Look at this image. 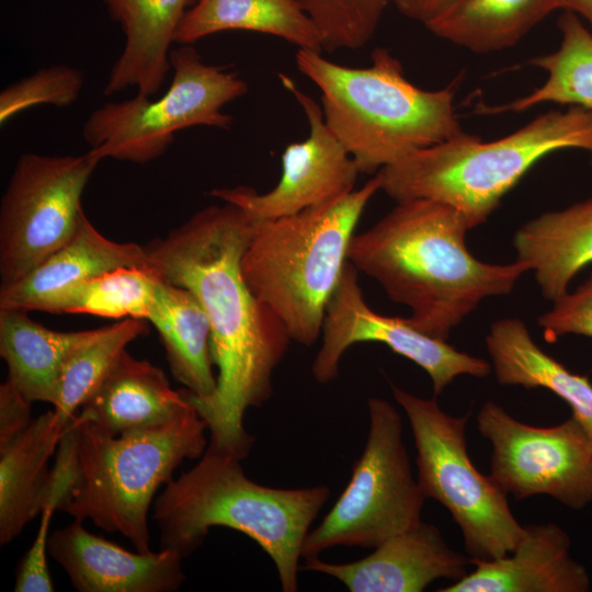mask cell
<instances>
[{
  "instance_id": "9a60e30c",
  "label": "cell",
  "mask_w": 592,
  "mask_h": 592,
  "mask_svg": "<svg viewBox=\"0 0 592 592\" xmlns=\"http://www.w3.org/2000/svg\"><path fill=\"white\" fill-rule=\"evenodd\" d=\"M48 554L80 592H172L185 580L177 550L132 553L90 533L80 520L49 534Z\"/></svg>"
},
{
  "instance_id": "484cf974",
  "label": "cell",
  "mask_w": 592,
  "mask_h": 592,
  "mask_svg": "<svg viewBox=\"0 0 592 592\" xmlns=\"http://www.w3.org/2000/svg\"><path fill=\"white\" fill-rule=\"evenodd\" d=\"M225 31L264 33L322 50L318 30L297 0H198L180 22L174 43L192 45Z\"/></svg>"
},
{
  "instance_id": "4316f807",
  "label": "cell",
  "mask_w": 592,
  "mask_h": 592,
  "mask_svg": "<svg viewBox=\"0 0 592 592\" xmlns=\"http://www.w3.org/2000/svg\"><path fill=\"white\" fill-rule=\"evenodd\" d=\"M559 0H459L425 27L475 53L510 48L549 13Z\"/></svg>"
},
{
  "instance_id": "52a82bcc",
  "label": "cell",
  "mask_w": 592,
  "mask_h": 592,
  "mask_svg": "<svg viewBox=\"0 0 592 592\" xmlns=\"http://www.w3.org/2000/svg\"><path fill=\"white\" fill-rule=\"evenodd\" d=\"M76 477L60 511L119 533L137 551L150 550L148 512L156 492L185 459L200 458L208 443L206 422L193 405L175 418L111 435L77 414Z\"/></svg>"
},
{
  "instance_id": "30bf717a",
  "label": "cell",
  "mask_w": 592,
  "mask_h": 592,
  "mask_svg": "<svg viewBox=\"0 0 592 592\" xmlns=\"http://www.w3.org/2000/svg\"><path fill=\"white\" fill-rule=\"evenodd\" d=\"M368 415L363 453L331 510L308 532L304 559L334 546L375 548L422 521L425 497L412 475L399 412L387 400L373 397Z\"/></svg>"
},
{
  "instance_id": "7402d4cb",
  "label": "cell",
  "mask_w": 592,
  "mask_h": 592,
  "mask_svg": "<svg viewBox=\"0 0 592 592\" xmlns=\"http://www.w3.org/2000/svg\"><path fill=\"white\" fill-rule=\"evenodd\" d=\"M66 426L57 423L50 410L33 419L21 434L0 447L1 545L13 540L41 515L50 478L48 460Z\"/></svg>"
},
{
  "instance_id": "8992f818",
  "label": "cell",
  "mask_w": 592,
  "mask_h": 592,
  "mask_svg": "<svg viewBox=\"0 0 592 592\" xmlns=\"http://www.w3.org/2000/svg\"><path fill=\"white\" fill-rule=\"evenodd\" d=\"M380 190L377 175L334 201L299 213L253 220L241 261L252 293L286 328L292 341L314 344L344 269L355 227Z\"/></svg>"
},
{
  "instance_id": "4dcf8cb0",
  "label": "cell",
  "mask_w": 592,
  "mask_h": 592,
  "mask_svg": "<svg viewBox=\"0 0 592 592\" xmlns=\"http://www.w3.org/2000/svg\"><path fill=\"white\" fill-rule=\"evenodd\" d=\"M321 38L322 50L366 45L391 0H297Z\"/></svg>"
},
{
  "instance_id": "8d00e7d4",
  "label": "cell",
  "mask_w": 592,
  "mask_h": 592,
  "mask_svg": "<svg viewBox=\"0 0 592 592\" xmlns=\"http://www.w3.org/2000/svg\"><path fill=\"white\" fill-rule=\"evenodd\" d=\"M559 9L570 11L584 19L592 33V0H559Z\"/></svg>"
},
{
  "instance_id": "f1b7e54d",
  "label": "cell",
  "mask_w": 592,
  "mask_h": 592,
  "mask_svg": "<svg viewBox=\"0 0 592 592\" xmlns=\"http://www.w3.org/2000/svg\"><path fill=\"white\" fill-rule=\"evenodd\" d=\"M144 319L125 318L105 326L89 341L76 349L62 365L53 413L66 426L82 405L99 388L127 345L146 334Z\"/></svg>"
},
{
  "instance_id": "9c48e42d",
  "label": "cell",
  "mask_w": 592,
  "mask_h": 592,
  "mask_svg": "<svg viewBox=\"0 0 592 592\" xmlns=\"http://www.w3.org/2000/svg\"><path fill=\"white\" fill-rule=\"evenodd\" d=\"M172 80L159 99L140 93L107 102L87 117L82 137L101 159L147 163L162 156L175 133L209 126L229 129L228 103L248 92L247 82L226 67L203 61L192 45L170 53Z\"/></svg>"
},
{
  "instance_id": "603a6c76",
  "label": "cell",
  "mask_w": 592,
  "mask_h": 592,
  "mask_svg": "<svg viewBox=\"0 0 592 592\" xmlns=\"http://www.w3.org/2000/svg\"><path fill=\"white\" fill-rule=\"evenodd\" d=\"M496 378L503 386L545 388L561 398L592 441V383L545 353L519 318L493 322L486 337Z\"/></svg>"
},
{
  "instance_id": "d590c367",
  "label": "cell",
  "mask_w": 592,
  "mask_h": 592,
  "mask_svg": "<svg viewBox=\"0 0 592 592\" xmlns=\"http://www.w3.org/2000/svg\"><path fill=\"white\" fill-rule=\"evenodd\" d=\"M459 0H391V3L405 16L426 26L445 14Z\"/></svg>"
},
{
  "instance_id": "4fadbf2b",
  "label": "cell",
  "mask_w": 592,
  "mask_h": 592,
  "mask_svg": "<svg viewBox=\"0 0 592 592\" xmlns=\"http://www.w3.org/2000/svg\"><path fill=\"white\" fill-rule=\"evenodd\" d=\"M357 273L348 262L327 306L321 345L311 366L317 382L327 384L337 378L342 355L360 342L383 343L415 363L430 376L434 397L460 375L481 378L490 374L491 366L486 360L421 332L409 318L374 311L363 297Z\"/></svg>"
},
{
  "instance_id": "e575fe53",
  "label": "cell",
  "mask_w": 592,
  "mask_h": 592,
  "mask_svg": "<svg viewBox=\"0 0 592 592\" xmlns=\"http://www.w3.org/2000/svg\"><path fill=\"white\" fill-rule=\"evenodd\" d=\"M31 405L7 379L0 386V447L21 434L32 422Z\"/></svg>"
},
{
  "instance_id": "d4e9b609",
  "label": "cell",
  "mask_w": 592,
  "mask_h": 592,
  "mask_svg": "<svg viewBox=\"0 0 592 592\" xmlns=\"http://www.w3.org/2000/svg\"><path fill=\"white\" fill-rule=\"evenodd\" d=\"M26 312L0 309V355L8 365V379L29 401L54 406L62 365L100 328L55 331L31 319Z\"/></svg>"
},
{
  "instance_id": "f546056e",
  "label": "cell",
  "mask_w": 592,
  "mask_h": 592,
  "mask_svg": "<svg viewBox=\"0 0 592 592\" xmlns=\"http://www.w3.org/2000/svg\"><path fill=\"white\" fill-rule=\"evenodd\" d=\"M158 280L151 267H118L72 286L48 303L44 311L147 320Z\"/></svg>"
},
{
  "instance_id": "3957f363",
  "label": "cell",
  "mask_w": 592,
  "mask_h": 592,
  "mask_svg": "<svg viewBox=\"0 0 592 592\" xmlns=\"http://www.w3.org/2000/svg\"><path fill=\"white\" fill-rule=\"evenodd\" d=\"M240 463L207 445L195 466L164 486L153 502L160 548L186 557L212 527H229L253 539L274 562L282 590L295 592L304 540L330 490L263 486Z\"/></svg>"
},
{
  "instance_id": "2e32d148",
  "label": "cell",
  "mask_w": 592,
  "mask_h": 592,
  "mask_svg": "<svg viewBox=\"0 0 592 592\" xmlns=\"http://www.w3.org/2000/svg\"><path fill=\"white\" fill-rule=\"evenodd\" d=\"M305 570L327 574L351 592H421L439 579L458 581L470 558L453 550L440 530L420 521L376 546L368 556L344 563L305 559Z\"/></svg>"
},
{
  "instance_id": "1f68e13d",
  "label": "cell",
  "mask_w": 592,
  "mask_h": 592,
  "mask_svg": "<svg viewBox=\"0 0 592 592\" xmlns=\"http://www.w3.org/2000/svg\"><path fill=\"white\" fill-rule=\"evenodd\" d=\"M84 86V75L68 65L42 68L7 86L0 93V125L33 106L57 107L75 103Z\"/></svg>"
},
{
  "instance_id": "ffe728a7",
  "label": "cell",
  "mask_w": 592,
  "mask_h": 592,
  "mask_svg": "<svg viewBox=\"0 0 592 592\" xmlns=\"http://www.w3.org/2000/svg\"><path fill=\"white\" fill-rule=\"evenodd\" d=\"M192 406L162 369L125 351L77 415L107 434L164 423Z\"/></svg>"
},
{
  "instance_id": "d6986e66",
  "label": "cell",
  "mask_w": 592,
  "mask_h": 592,
  "mask_svg": "<svg viewBox=\"0 0 592 592\" xmlns=\"http://www.w3.org/2000/svg\"><path fill=\"white\" fill-rule=\"evenodd\" d=\"M123 266L150 267L145 247L105 238L82 215L73 237L22 280L0 288V309L42 310L72 286Z\"/></svg>"
},
{
  "instance_id": "44dd1931",
  "label": "cell",
  "mask_w": 592,
  "mask_h": 592,
  "mask_svg": "<svg viewBox=\"0 0 592 592\" xmlns=\"http://www.w3.org/2000/svg\"><path fill=\"white\" fill-rule=\"evenodd\" d=\"M513 246L517 260L534 271L544 298L555 301L592 263V198L528 220L515 232Z\"/></svg>"
},
{
  "instance_id": "6da1fadb",
  "label": "cell",
  "mask_w": 592,
  "mask_h": 592,
  "mask_svg": "<svg viewBox=\"0 0 592 592\" xmlns=\"http://www.w3.org/2000/svg\"><path fill=\"white\" fill-rule=\"evenodd\" d=\"M253 220L238 206L212 205L145 246L159 278L191 291L204 307L217 367L214 392L187 397L206 422L208 445L244 459L253 444L246 411L272 395L273 372L292 341L274 312L248 286L241 261Z\"/></svg>"
},
{
  "instance_id": "277c9868",
  "label": "cell",
  "mask_w": 592,
  "mask_h": 592,
  "mask_svg": "<svg viewBox=\"0 0 592 592\" xmlns=\"http://www.w3.org/2000/svg\"><path fill=\"white\" fill-rule=\"evenodd\" d=\"M295 61L320 90L325 122L360 173L378 172L464 133L454 84L439 90L414 86L386 48H376L364 68L335 64L306 48L297 49Z\"/></svg>"
},
{
  "instance_id": "7a4b0ae2",
  "label": "cell",
  "mask_w": 592,
  "mask_h": 592,
  "mask_svg": "<svg viewBox=\"0 0 592 592\" xmlns=\"http://www.w3.org/2000/svg\"><path fill=\"white\" fill-rule=\"evenodd\" d=\"M468 230L464 215L447 204L400 202L353 236L348 261L391 300L409 307L418 330L446 341L483 299L510 294L530 271L520 260L496 264L475 258L466 243Z\"/></svg>"
},
{
  "instance_id": "d6a6232c",
  "label": "cell",
  "mask_w": 592,
  "mask_h": 592,
  "mask_svg": "<svg viewBox=\"0 0 592 592\" xmlns=\"http://www.w3.org/2000/svg\"><path fill=\"white\" fill-rule=\"evenodd\" d=\"M538 326L551 343L566 334L592 338V274L572 293L554 301V307L540 315Z\"/></svg>"
},
{
  "instance_id": "7c38bea8",
  "label": "cell",
  "mask_w": 592,
  "mask_h": 592,
  "mask_svg": "<svg viewBox=\"0 0 592 592\" xmlns=\"http://www.w3.org/2000/svg\"><path fill=\"white\" fill-rule=\"evenodd\" d=\"M477 423L492 445L490 476L506 494H547L573 510L592 502V441L573 415L554 426H532L487 401Z\"/></svg>"
},
{
  "instance_id": "74e56055",
  "label": "cell",
  "mask_w": 592,
  "mask_h": 592,
  "mask_svg": "<svg viewBox=\"0 0 592 592\" xmlns=\"http://www.w3.org/2000/svg\"><path fill=\"white\" fill-rule=\"evenodd\" d=\"M591 166H592V152H591Z\"/></svg>"
},
{
  "instance_id": "8fae6325",
  "label": "cell",
  "mask_w": 592,
  "mask_h": 592,
  "mask_svg": "<svg viewBox=\"0 0 592 592\" xmlns=\"http://www.w3.org/2000/svg\"><path fill=\"white\" fill-rule=\"evenodd\" d=\"M102 159L25 152L0 204V280L13 284L64 247L84 214L83 191Z\"/></svg>"
},
{
  "instance_id": "cb8c5ba5",
  "label": "cell",
  "mask_w": 592,
  "mask_h": 592,
  "mask_svg": "<svg viewBox=\"0 0 592 592\" xmlns=\"http://www.w3.org/2000/svg\"><path fill=\"white\" fill-rule=\"evenodd\" d=\"M147 320L160 335L173 377L193 397L210 396L217 382L212 331L198 298L191 291L159 278Z\"/></svg>"
},
{
  "instance_id": "83f0119b",
  "label": "cell",
  "mask_w": 592,
  "mask_h": 592,
  "mask_svg": "<svg viewBox=\"0 0 592 592\" xmlns=\"http://www.w3.org/2000/svg\"><path fill=\"white\" fill-rule=\"evenodd\" d=\"M558 26L561 32L558 49L530 60L532 66L546 71V81L527 95L488 109V113L520 112L546 102L592 110V33L570 11H563Z\"/></svg>"
},
{
  "instance_id": "836d02e7",
  "label": "cell",
  "mask_w": 592,
  "mask_h": 592,
  "mask_svg": "<svg viewBox=\"0 0 592 592\" xmlns=\"http://www.w3.org/2000/svg\"><path fill=\"white\" fill-rule=\"evenodd\" d=\"M55 510L46 508L41 513L36 537L24 556L15 578V592H52L54 584L48 568L49 525Z\"/></svg>"
},
{
  "instance_id": "ac0fdd59",
  "label": "cell",
  "mask_w": 592,
  "mask_h": 592,
  "mask_svg": "<svg viewBox=\"0 0 592 592\" xmlns=\"http://www.w3.org/2000/svg\"><path fill=\"white\" fill-rule=\"evenodd\" d=\"M198 0H102L124 34V46L113 64L103 93L129 88L157 94L171 70L170 53L184 14Z\"/></svg>"
},
{
  "instance_id": "5b68a950",
  "label": "cell",
  "mask_w": 592,
  "mask_h": 592,
  "mask_svg": "<svg viewBox=\"0 0 592 592\" xmlns=\"http://www.w3.org/2000/svg\"><path fill=\"white\" fill-rule=\"evenodd\" d=\"M570 148L592 152V110L549 111L492 141L464 132L418 150L376 175L380 190L397 203L442 202L460 212L471 229L488 219L536 162Z\"/></svg>"
},
{
  "instance_id": "ba28073f",
  "label": "cell",
  "mask_w": 592,
  "mask_h": 592,
  "mask_svg": "<svg viewBox=\"0 0 592 592\" xmlns=\"http://www.w3.org/2000/svg\"><path fill=\"white\" fill-rule=\"evenodd\" d=\"M391 390L411 426L422 493L451 512L470 562L511 554L525 527L511 512L506 493L490 475L479 473L469 458V413L453 417L440 408L435 397L424 399L392 384Z\"/></svg>"
},
{
  "instance_id": "5bb4252c",
  "label": "cell",
  "mask_w": 592,
  "mask_h": 592,
  "mask_svg": "<svg viewBox=\"0 0 592 592\" xmlns=\"http://www.w3.org/2000/svg\"><path fill=\"white\" fill-rule=\"evenodd\" d=\"M280 77L307 118V138L285 148L281 179L269 192L258 193L241 185L208 192L238 206L252 220L275 219L334 201L355 190L360 174L352 157L327 126L320 105L289 77Z\"/></svg>"
},
{
  "instance_id": "e0dca14e",
  "label": "cell",
  "mask_w": 592,
  "mask_h": 592,
  "mask_svg": "<svg viewBox=\"0 0 592 592\" xmlns=\"http://www.w3.org/2000/svg\"><path fill=\"white\" fill-rule=\"evenodd\" d=\"M509 555L471 561L475 570L439 592H588L591 579L570 555V537L553 523L525 525Z\"/></svg>"
}]
</instances>
